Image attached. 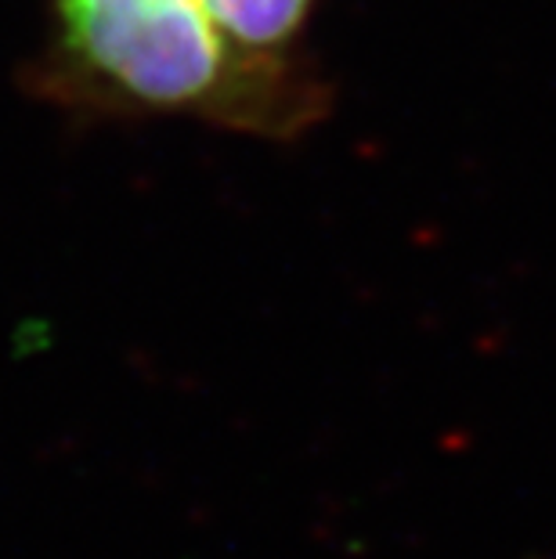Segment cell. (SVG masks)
I'll use <instances>...</instances> for the list:
<instances>
[{
    "label": "cell",
    "mask_w": 556,
    "mask_h": 559,
    "mask_svg": "<svg viewBox=\"0 0 556 559\" xmlns=\"http://www.w3.org/2000/svg\"><path fill=\"white\" fill-rule=\"evenodd\" d=\"M37 87L73 109L192 116L268 138L322 112V91L293 58L242 51L203 0H51Z\"/></svg>",
    "instance_id": "6da1fadb"
},
{
    "label": "cell",
    "mask_w": 556,
    "mask_h": 559,
    "mask_svg": "<svg viewBox=\"0 0 556 559\" xmlns=\"http://www.w3.org/2000/svg\"><path fill=\"white\" fill-rule=\"evenodd\" d=\"M217 26L260 58H293L311 0H203Z\"/></svg>",
    "instance_id": "7a4b0ae2"
}]
</instances>
